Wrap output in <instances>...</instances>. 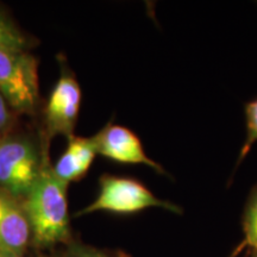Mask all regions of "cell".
<instances>
[{"instance_id": "cell-9", "label": "cell", "mask_w": 257, "mask_h": 257, "mask_svg": "<svg viewBox=\"0 0 257 257\" xmlns=\"http://www.w3.org/2000/svg\"><path fill=\"white\" fill-rule=\"evenodd\" d=\"M244 239L250 249L257 250V185L250 192L243 213Z\"/></svg>"}, {"instance_id": "cell-8", "label": "cell", "mask_w": 257, "mask_h": 257, "mask_svg": "<svg viewBox=\"0 0 257 257\" xmlns=\"http://www.w3.org/2000/svg\"><path fill=\"white\" fill-rule=\"evenodd\" d=\"M96 155L98 154L92 137L73 136L68 140L66 152L61 155L53 170L57 178L68 186L69 182L76 181L86 175Z\"/></svg>"}, {"instance_id": "cell-13", "label": "cell", "mask_w": 257, "mask_h": 257, "mask_svg": "<svg viewBox=\"0 0 257 257\" xmlns=\"http://www.w3.org/2000/svg\"><path fill=\"white\" fill-rule=\"evenodd\" d=\"M73 257H112V256L106 255L104 252L96 251V250L80 249V250H76V252L74 251Z\"/></svg>"}, {"instance_id": "cell-7", "label": "cell", "mask_w": 257, "mask_h": 257, "mask_svg": "<svg viewBox=\"0 0 257 257\" xmlns=\"http://www.w3.org/2000/svg\"><path fill=\"white\" fill-rule=\"evenodd\" d=\"M31 233L24 210L16 199L0 192V257L22 256Z\"/></svg>"}, {"instance_id": "cell-15", "label": "cell", "mask_w": 257, "mask_h": 257, "mask_svg": "<svg viewBox=\"0 0 257 257\" xmlns=\"http://www.w3.org/2000/svg\"><path fill=\"white\" fill-rule=\"evenodd\" d=\"M244 257H257V250L249 248L248 253H246V255L244 256Z\"/></svg>"}, {"instance_id": "cell-5", "label": "cell", "mask_w": 257, "mask_h": 257, "mask_svg": "<svg viewBox=\"0 0 257 257\" xmlns=\"http://www.w3.org/2000/svg\"><path fill=\"white\" fill-rule=\"evenodd\" d=\"M81 102V89L72 74L63 70L49 96L46 107V126L48 138L62 135L74 136Z\"/></svg>"}, {"instance_id": "cell-14", "label": "cell", "mask_w": 257, "mask_h": 257, "mask_svg": "<svg viewBox=\"0 0 257 257\" xmlns=\"http://www.w3.org/2000/svg\"><path fill=\"white\" fill-rule=\"evenodd\" d=\"M245 248H248V245H246V243H245V240H242V242H240L238 245L236 246V249L233 250L232 252H231V255H230V257H238V255L240 252L243 251L244 249Z\"/></svg>"}, {"instance_id": "cell-6", "label": "cell", "mask_w": 257, "mask_h": 257, "mask_svg": "<svg viewBox=\"0 0 257 257\" xmlns=\"http://www.w3.org/2000/svg\"><path fill=\"white\" fill-rule=\"evenodd\" d=\"M92 138L96 154L106 159L127 165H146L159 174H167L162 166L147 155L141 140L130 128L108 124Z\"/></svg>"}, {"instance_id": "cell-2", "label": "cell", "mask_w": 257, "mask_h": 257, "mask_svg": "<svg viewBox=\"0 0 257 257\" xmlns=\"http://www.w3.org/2000/svg\"><path fill=\"white\" fill-rule=\"evenodd\" d=\"M152 207L165 208L176 214L182 213L181 207L159 199L142 182L125 176L105 174L99 180L98 197L92 204L80 211L79 214H89L98 211L134 214Z\"/></svg>"}, {"instance_id": "cell-1", "label": "cell", "mask_w": 257, "mask_h": 257, "mask_svg": "<svg viewBox=\"0 0 257 257\" xmlns=\"http://www.w3.org/2000/svg\"><path fill=\"white\" fill-rule=\"evenodd\" d=\"M24 211L38 245L50 246L68 237L67 185L55 175L46 155L38 179L25 197Z\"/></svg>"}, {"instance_id": "cell-10", "label": "cell", "mask_w": 257, "mask_h": 257, "mask_svg": "<svg viewBox=\"0 0 257 257\" xmlns=\"http://www.w3.org/2000/svg\"><path fill=\"white\" fill-rule=\"evenodd\" d=\"M28 41L8 18L0 15V51L27 50Z\"/></svg>"}, {"instance_id": "cell-12", "label": "cell", "mask_w": 257, "mask_h": 257, "mask_svg": "<svg viewBox=\"0 0 257 257\" xmlns=\"http://www.w3.org/2000/svg\"><path fill=\"white\" fill-rule=\"evenodd\" d=\"M12 121V111L0 93V134L4 133Z\"/></svg>"}, {"instance_id": "cell-3", "label": "cell", "mask_w": 257, "mask_h": 257, "mask_svg": "<svg viewBox=\"0 0 257 257\" xmlns=\"http://www.w3.org/2000/svg\"><path fill=\"white\" fill-rule=\"evenodd\" d=\"M0 93L11 110L35 111L40 99L37 61L27 50L0 51Z\"/></svg>"}, {"instance_id": "cell-4", "label": "cell", "mask_w": 257, "mask_h": 257, "mask_svg": "<svg viewBox=\"0 0 257 257\" xmlns=\"http://www.w3.org/2000/svg\"><path fill=\"white\" fill-rule=\"evenodd\" d=\"M43 156L23 137L0 140V188L11 198H25L41 173Z\"/></svg>"}, {"instance_id": "cell-11", "label": "cell", "mask_w": 257, "mask_h": 257, "mask_svg": "<svg viewBox=\"0 0 257 257\" xmlns=\"http://www.w3.org/2000/svg\"><path fill=\"white\" fill-rule=\"evenodd\" d=\"M244 111H245L246 136L242 147V150H240L237 165H239V163L245 159V156L248 155L250 150H251L253 144L257 142V99L246 102Z\"/></svg>"}, {"instance_id": "cell-16", "label": "cell", "mask_w": 257, "mask_h": 257, "mask_svg": "<svg viewBox=\"0 0 257 257\" xmlns=\"http://www.w3.org/2000/svg\"><path fill=\"white\" fill-rule=\"evenodd\" d=\"M3 257H22V256H3Z\"/></svg>"}]
</instances>
